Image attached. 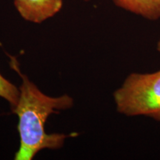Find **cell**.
<instances>
[{"label": "cell", "mask_w": 160, "mask_h": 160, "mask_svg": "<svg viewBox=\"0 0 160 160\" xmlns=\"http://www.w3.org/2000/svg\"><path fill=\"white\" fill-rule=\"evenodd\" d=\"M157 51L159 52V53L160 54V39L158 40L157 43Z\"/></svg>", "instance_id": "cell-6"}, {"label": "cell", "mask_w": 160, "mask_h": 160, "mask_svg": "<svg viewBox=\"0 0 160 160\" xmlns=\"http://www.w3.org/2000/svg\"><path fill=\"white\" fill-rule=\"evenodd\" d=\"M113 2L120 8L148 20L157 21L160 19V0H113Z\"/></svg>", "instance_id": "cell-4"}, {"label": "cell", "mask_w": 160, "mask_h": 160, "mask_svg": "<svg viewBox=\"0 0 160 160\" xmlns=\"http://www.w3.org/2000/svg\"><path fill=\"white\" fill-rule=\"evenodd\" d=\"M0 97L5 99L13 108L19 98V88L0 73Z\"/></svg>", "instance_id": "cell-5"}, {"label": "cell", "mask_w": 160, "mask_h": 160, "mask_svg": "<svg viewBox=\"0 0 160 160\" xmlns=\"http://www.w3.org/2000/svg\"><path fill=\"white\" fill-rule=\"evenodd\" d=\"M11 67L22 79L19 100L11 109L19 119L17 129L20 142L14 159L31 160L44 149L57 150L62 147L69 136L47 133L45 124L52 113L71 108L73 99L67 94L58 97L45 94L27 76L21 73L16 59L11 57Z\"/></svg>", "instance_id": "cell-1"}, {"label": "cell", "mask_w": 160, "mask_h": 160, "mask_svg": "<svg viewBox=\"0 0 160 160\" xmlns=\"http://www.w3.org/2000/svg\"><path fill=\"white\" fill-rule=\"evenodd\" d=\"M63 0H14V6L26 21L39 24L61 11Z\"/></svg>", "instance_id": "cell-3"}, {"label": "cell", "mask_w": 160, "mask_h": 160, "mask_svg": "<svg viewBox=\"0 0 160 160\" xmlns=\"http://www.w3.org/2000/svg\"><path fill=\"white\" fill-rule=\"evenodd\" d=\"M117 112L126 117H149L160 122V70L132 73L113 93Z\"/></svg>", "instance_id": "cell-2"}]
</instances>
